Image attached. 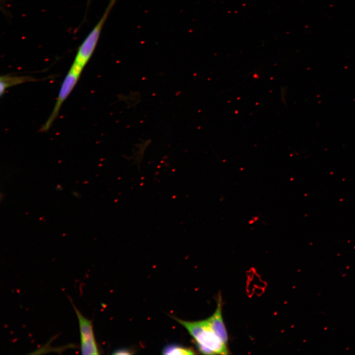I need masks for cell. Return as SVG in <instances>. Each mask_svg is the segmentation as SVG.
Wrapping results in <instances>:
<instances>
[{
    "label": "cell",
    "mask_w": 355,
    "mask_h": 355,
    "mask_svg": "<svg viewBox=\"0 0 355 355\" xmlns=\"http://www.w3.org/2000/svg\"><path fill=\"white\" fill-rule=\"evenodd\" d=\"M184 326L195 341L199 351L205 355H228L227 345L223 343L212 329L207 319L186 321L176 319Z\"/></svg>",
    "instance_id": "cell-1"
},
{
    "label": "cell",
    "mask_w": 355,
    "mask_h": 355,
    "mask_svg": "<svg viewBox=\"0 0 355 355\" xmlns=\"http://www.w3.org/2000/svg\"><path fill=\"white\" fill-rule=\"evenodd\" d=\"M110 11V10L106 7L105 13L99 21L79 46L74 61L71 65L82 71L83 70L95 49L103 27Z\"/></svg>",
    "instance_id": "cell-2"
},
{
    "label": "cell",
    "mask_w": 355,
    "mask_h": 355,
    "mask_svg": "<svg viewBox=\"0 0 355 355\" xmlns=\"http://www.w3.org/2000/svg\"><path fill=\"white\" fill-rule=\"evenodd\" d=\"M82 71L71 66L61 85L52 111L39 131L47 132L51 127L59 113L61 107L76 84Z\"/></svg>",
    "instance_id": "cell-3"
},
{
    "label": "cell",
    "mask_w": 355,
    "mask_h": 355,
    "mask_svg": "<svg viewBox=\"0 0 355 355\" xmlns=\"http://www.w3.org/2000/svg\"><path fill=\"white\" fill-rule=\"evenodd\" d=\"M70 300L76 313L79 326L80 352L82 355H98V349L95 341L91 320L84 317Z\"/></svg>",
    "instance_id": "cell-4"
},
{
    "label": "cell",
    "mask_w": 355,
    "mask_h": 355,
    "mask_svg": "<svg viewBox=\"0 0 355 355\" xmlns=\"http://www.w3.org/2000/svg\"><path fill=\"white\" fill-rule=\"evenodd\" d=\"M208 320L215 334L223 343L227 345L228 338L222 318V299L220 295L218 296L214 312Z\"/></svg>",
    "instance_id": "cell-5"
},
{
    "label": "cell",
    "mask_w": 355,
    "mask_h": 355,
    "mask_svg": "<svg viewBox=\"0 0 355 355\" xmlns=\"http://www.w3.org/2000/svg\"><path fill=\"white\" fill-rule=\"evenodd\" d=\"M36 78L30 76L1 75L0 78V95L2 96L6 90L12 86L31 81H36Z\"/></svg>",
    "instance_id": "cell-6"
},
{
    "label": "cell",
    "mask_w": 355,
    "mask_h": 355,
    "mask_svg": "<svg viewBox=\"0 0 355 355\" xmlns=\"http://www.w3.org/2000/svg\"><path fill=\"white\" fill-rule=\"evenodd\" d=\"M194 354V351L190 348L174 344L166 346L162 350L163 355H187Z\"/></svg>",
    "instance_id": "cell-7"
},
{
    "label": "cell",
    "mask_w": 355,
    "mask_h": 355,
    "mask_svg": "<svg viewBox=\"0 0 355 355\" xmlns=\"http://www.w3.org/2000/svg\"><path fill=\"white\" fill-rule=\"evenodd\" d=\"M114 355H130L131 352L127 349H120L114 351L113 353Z\"/></svg>",
    "instance_id": "cell-8"
},
{
    "label": "cell",
    "mask_w": 355,
    "mask_h": 355,
    "mask_svg": "<svg viewBox=\"0 0 355 355\" xmlns=\"http://www.w3.org/2000/svg\"><path fill=\"white\" fill-rule=\"evenodd\" d=\"M116 1V0H110L107 7L111 10V8L115 4Z\"/></svg>",
    "instance_id": "cell-9"
},
{
    "label": "cell",
    "mask_w": 355,
    "mask_h": 355,
    "mask_svg": "<svg viewBox=\"0 0 355 355\" xmlns=\"http://www.w3.org/2000/svg\"><path fill=\"white\" fill-rule=\"evenodd\" d=\"M90 0H87V5H88L89 4Z\"/></svg>",
    "instance_id": "cell-10"
}]
</instances>
